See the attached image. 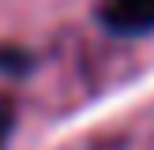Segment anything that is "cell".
Returning a JSON list of instances; mask_svg holds the SVG:
<instances>
[{"label":"cell","instance_id":"obj_1","mask_svg":"<svg viewBox=\"0 0 154 150\" xmlns=\"http://www.w3.org/2000/svg\"><path fill=\"white\" fill-rule=\"evenodd\" d=\"M102 26L120 38L154 34V0H105Z\"/></svg>","mask_w":154,"mask_h":150},{"label":"cell","instance_id":"obj_2","mask_svg":"<svg viewBox=\"0 0 154 150\" xmlns=\"http://www.w3.org/2000/svg\"><path fill=\"white\" fill-rule=\"evenodd\" d=\"M11 131H15V105L11 98H0V150H8Z\"/></svg>","mask_w":154,"mask_h":150},{"label":"cell","instance_id":"obj_3","mask_svg":"<svg viewBox=\"0 0 154 150\" xmlns=\"http://www.w3.org/2000/svg\"><path fill=\"white\" fill-rule=\"evenodd\" d=\"M0 68H11V71H23L26 68V56L19 49H0Z\"/></svg>","mask_w":154,"mask_h":150}]
</instances>
